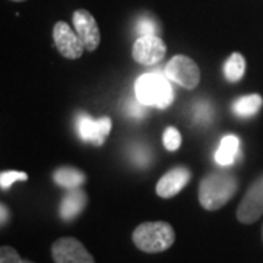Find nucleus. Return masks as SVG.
Wrapping results in <instances>:
<instances>
[{"instance_id": "6e6552de", "label": "nucleus", "mask_w": 263, "mask_h": 263, "mask_svg": "<svg viewBox=\"0 0 263 263\" xmlns=\"http://www.w3.org/2000/svg\"><path fill=\"white\" fill-rule=\"evenodd\" d=\"M53 40H54V44H56L59 53L69 60L79 59L86 50L79 35L72 29V27H69L63 21L57 22L54 25Z\"/></svg>"}, {"instance_id": "9d476101", "label": "nucleus", "mask_w": 263, "mask_h": 263, "mask_svg": "<svg viewBox=\"0 0 263 263\" xmlns=\"http://www.w3.org/2000/svg\"><path fill=\"white\" fill-rule=\"evenodd\" d=\"M73 27L76 34L82 40L88 51H95L101 43V32L95 18L85 9H78L73 13Z\"/></svg>"}, {"instance_id": "4be33fe9", "label": "nucleus", "mask_w": 263, "mask_h": 263, "mask_svg": "<svg viewBox=\"0 0 263 263\" xmlns=\"http://www.w3.org/2000/svg\"><path fill=\"white\" fill-rule=\"evenodd\" d=\"M133 161L138 164V165H146L148 164V161H149V154H148V151L145 149V148H135L133 149Z\"/></svg>"}, {"instance_id": "412c9836", "label": "nucleus", "mask_w": 263, "mask_h": 263, "mask_svg": "<svg viewBox=\"0 0 263 263\" xmlns=\"http://www.w3.org/2000/svg\"><path fill=\"white\" fill-rule=\"evenodd\" d=\"M0 263H24V260L13 247L3 246L0 249Z\"/></svg>"}, {"instance_id": "5701e85b", "label": "nucleus", "mask_w": 263, "mask_h": 263, "mask_svg": "<svg viewBox=\"0 0 263 263\" xmlns=\"http://www.w3.org/2000/svg\"><path fill=\"white\" fill-rule=\"evenodd\" d=\"M199 110V113L200 114H196V119L197 122H205V120H209L211 119V114H212V110H211V107L208 105V104L202 103L199 107H197Z\"/></svg>"}, {"instance_id": "39448f33", "label": "nucleus", "mask_w": 263, "mask_h": 263, "mask_svg": "<svg viewBox=\"0 0 263 263\" xmlns=\"http://www.w3.org/2000/svg\"><path fill=\"white\" fill-rule=\"evenodd\" d=\"M51 257L56 263H95L92 254L73 237L56 240L51 246Z\"/></svg>"}, {"instance_id": "bb28decb", "label": "nucleus", "mask_w": 263, "mask_h": 263, "mask_svg": "<svg viewBox=\"0 0 263 263\" xmlns=\"http://www.w3.org/2000/svg\"><path fill=\"white\" fill-rule=\"evenodd\" d=\"M262 237H263V227H262Z\"/></svg>"}, {"instance_id": "7ed1b4c3", "label": "nucleus", "mask_w": 263, "mask_h": 263, "mask_svg": "<svg viewBox=\"0 0 263 263\" xmlns=\"http://www.w3.org/2000/svg\"><path fill=\"white\" fill-rule=\"evenodd\" d=\"M135 246L145 253H162L174 245L176 233L168 222H143L135 228L133 234Z\"/></svg>"}, {"instance_id": "393cba45", "label": "nucleus", "mask_w": 263, "mask_h": 263, "mask_svg": "<svg viewBox=\"0 0 263 263\" xmlns=\"http://www.w3.org/2000/svg\"><path fill=\"white\" fill-rule=\"evenodd\" d=\"M24 263H35V262H32V260H24Z\"/></svg>"}, {"instance_id": "b1692460", "label": "nucleus", "mask_w": 263, "mask_h": 263, "mask_svg": "<svg viewBox=\"0 0 263 263\" xmlns=\"http://www.w3.org/2000/svg\"><path fill=\"white\" fill-rule=\"evenodd\" d=\"M0 212H2V215H0V224L3 227L6 226L8 221H9V209H8V206L5 203L0 205Z\"/></svg>"}, {"instance_id": "aec40b11", "label": "nucleus", "mask_w": 263, "mask_h": 263, "mask_svg": "<svg viewBox=\"0 0 263 263\" xmlns=\"http://www.w3.org/2000/svg\"><path fill=\"white\" fill-rule=\"evenodd\" d=\"M124 111L129 114L130 117H135V119H143V117L146 116V105L142 104L138 98H136V100H129V101L126 103Z\"/></svg>"}, {"instance_id": "dca6fc26", "label": "nucleus", "mask_w": 263, "mask_h": 263, "mask_svg": "<svg viewBox=\"0 0 263 263\" xmlns=\"http://www.w3.org/2000/svg\"><path fill=\"white\" fill-rule=\"evenodd\" d=\"M246 72V60L243 54L240 53H233L228 57V60L224 65V75L226 79L231 84L240 82L243 79Z\"/></svg>"}, {"instance_id": "f03ea898", "label": "nucleus", "mask_w": 263, "mask_h": 263, "mask_svg": "<svg viewBox=\"0 0 263 263\" xmlns=\"http://www.w3.org/2000/svg\"><path fill=\"white\" fill-rule=\"evenodd\" d=\"M135 95L146 107H155L160 110L170 107L174 100L171 81L165 76V73L158 70L138 78L135 84Z\"/></svg>"}, {"instance_id": "f8f14e48", "label": "nucleus", "mask_w": 263, "mask_h": 263, "mask_svg": "<svg viewBox=\"0 0 263 263\" xmlns=\"http://www.w3.org/2000/svg\"><path fill=\"white\" fill-rule=\"evenodd\" d=\"M86 205H88V196L84 190L81 187L70 189L66 192L65 196L62 197L60 209H59L60 218L66 222H70L82 214Z\"/></svg>"}, {"instance_id": "6ab92c4d", "label": "nucleus", "mask_w": 263, "mask_h": 263, "mask_svg": "<svg viewBox=\"0 0 263 263\" xmlns=\"http://www.w3.org/2000/svg\"><path fill=\"white\" fill-rule=\"evenodd\" d=\"M136 31H138L139 37H143V35H157L158 28H157V24H155L154 19H151L149 16H143V18L138 21Z\"/></svg>"}, {"instance_id": "f257e3e1", "label": "nucleus", "mask_w": 263, "mask_h": 263, "mask_svg": "<svg viewBox=\"0 0 263 263\" xmlns=\"http://www.w3.org/2000/svg\"><path fill=\"white\" fill-rule=\"evenodd\" d=\"M238 189V180L228 171H214L199 184V202L206 211H218L227 205Z\"/></svg>"}, {"instance_id": "a878e982", "label": "nucleus", "mask_w": 263, "mask_h": 263, "mask_svg": "<svg viewBox=\"0 0 263 263\" xmlns=\"http://www.w3.org/2000/svg\"><path fill=\"white\" fill-rule=\"evenodd\" d=\"M12 2H25V0H12Z\"/></svg>"}, {"instance_id": "a211bd4d", "label": "nucleus", "mask_w": 263, "mask_h": 263, "mask_svg": "<svg viewBox=\"0 0 263 263\" xmlns=\"http://www.w3.org/2000/svg\"><path fill=\"white\" fill-rule=\"evenodd\" d=\"M162 142L167 151H177L181 145V135L176 127H167L162 135Z\"/></svg>"}, {"instance_id": "4468645a", "label": "nucleus", "mask_w": 263, "mask_h": 263, "mask_svg": "<svg viewBox=\"0 0 263 263\" xmlns=\"http://www.w3.org/2000/svg\"><path fill=\"white\" fill-rule=\"evenodd\" d=\"M53 180L60 187L70 190L81 187L86 181V176L75 167H60L53 173Z\"/></svg>"}, {"instance_id": "1a4fd4ad", "label": "nucleus", "mask_w": 263, "mask_h": 263, "mask_svg": "<svg viewBox=\"0 0 263 263\" xmlns=\"http://www.w3.org/2000/svg\"><path fill=\"white\" fill-rule=\"evenodd\" d=\"M165 43L158 35H143L139 37L132 48V56L135 62L141 65H155L165 57Z\"/></svg>"}, {"instance_id": "9b49d317", "label": "nucleus", "mask_w": 263, "mask_h": 263, "mask_svg": "<svg viewBox=\"0 0 263 263\" xmlns=\"http://www.w3.org/2000/svg\"><path fill=\"white\" fill-rule=\"evenodd\" d=\"M190 177H192V173L187 167H176V168L170 170L157 183V189H155L157 195L162 199H170L179 195L190 181Z\"/></svg>"}, {"instance_id": "ddd939ff", "label": "nucleus", "mask_w": 263, "mask_h": 263, "mask_svg": "<svg viewBox=\"0 0 263 263\" xmlns=\"http://www.w3.org/2000/svg\"><path fill=\"white\" fill-rule=\"evenodd\" d=\"M238 151H240V139L235 135H227L219 143V148L216 149L215 161L222 167L231 165L238 155Z\"/></svg>"}, {"instance_id": "f3484780", "label": "nucleus", "mask_w": 263, "mask_h": 263, "mask_svg": "<svg viewBox=\"0 0 263 263\" xmlns=\"http://www.w3.org/2000/svg\"><path fill=\"white\" fill-rule=\"evenodd\" d=\"M27 180H28L27 173H22V171H3L0 174V187H2V190H8L15 181H27Z\"/></svg>"}, {"instance_id": "423d86ee", "label": "nucleus", "mask_w": 263, "mask_h": 263, "mask_svg": "<svg viewBox=\"0 0 263 263\" xmlns=\"http://www.w3.org/2000/svg\"><path fill=\"white\" fill-rule=\"evenodd\" d=\"M263 215V174L246 192L237 208V219L241 224H253Z\"/></svg>"}, {"instance_id": "0eeeda50", "label": "nucleus", "mask_w": 263, "mask_h": 263, "mask_svg": "<svg viewBox=\"0 0 263 263\" xmlns=\"http://www.w3.org/2000/svg\"><path fill=\"white\" fill-rule=\"evenodd\" d=\"M113 127L111 119L101 117L92 119L89 114H79L76 120L78 135L84 142H91L95 146H101Z\"/></svg>"}, {"instance_id": "2eb2a0df", "label": "nucleus", "mask_w": 263, "mask_h": 263, "mask_svg": "<svg viewBox=\"0 0 263 263\" xmlns=\"http://www.w3.org/2000/svg\"><path fill=\"white\" fill-rule=\"evenodd\" d=\"M263 105V98L259 94L245 95L237 98L233 103V111H234L238 117H252L254 114L260 110V107Z\"/></svg>"}, {"instance_id": "20e7f679", "label": "nucleus", "mask_w": 263, "mask_h": 263, "mask_svg": "<svg viewBox=\"0 0 263 263\" xmlns=\"http://www.w3.org/2000/svg\"><path fill=\"white\" fill-rule=\"evenodd\" d=\"M165 76L184 89H195L200 82V69L190 57L174 56L165 66Z\"/></svg>"}]
</instances>
